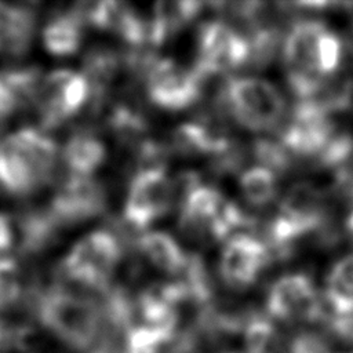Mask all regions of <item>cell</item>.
<instances>
[{
  "label": "cell",
  "instance_id": "cell-1",
  "mask_svg": "<svg viewBox=\"0 0 353 353\" xmlns=\"http://www.w3.org/2000/svg\"><path fill=\"white\" fill-rule=\"evenodd\" d=\"M26 310L68 349L87 353L108 338L97 298L52 280L28 298Z\"/></svg>",
  "mask_w": 353,
  "mask_h": 353
},
{
  "label": "cell",
  "instance_id": "cell-2",
  "mask_svg": "<svg viewBox=\"0 0 353 353\" xmlns=\"http://www.w3.org/2000/svg\"><path fill=\"white\" fill-rule=\"evenodd\" d=\"M290 88L298 101L319 94L336 72L343 57L339 36L316 19L295 22L281 46Z\"/></svg>",
  "mask_w": 353,
  "mask_h": 353
},
{
  "label": "cell",
  "instance_id": "cell-3",
  "mask_svg": "<svg viewBox=\"0 0 353 353\" xmlns=\"http://www.w3.org/2000/svg\"><path fill=\"white\" fill-rule=\"evenodd\" d=\"M124 255V247L109 229H97L76 241L55 266L52 281L98 298L113 284Z\"/></svg>",
  "mask_w": 353,
  "mask_h": 353
},
{
  "label": "cell",
  "instance_id": "cell-4",
  "mask_svg": "<svg viewBox=\"0 0 353 353\" xmlns=\"http://www.w3.org/2000/svg\"><path fill=\"white\" fill-rule=\"evenodd\" d=\"M181 196L178 223L181 230L199 241L228 239L247 222L245 214L218 189L203 185L194 174H185L175 183Z\"/></svg>",
  "mask_w": 353,
  "mask_h": 353
},
{
  "label": "cell",
  "instance_id": "cell-5",
  "mask_svg": "<svg viewBox=\"0 0 353 353\" xmlns=\"http://www.w3.org/2000/svg\"><path fill=\"white\" fill-rule=\"evenodd\" d=\"M219 99L237 124L255 132L274 130L287 110L281 91L261 77L228 79L221 88Z\"/></svg>",
  "mask_w": 353,
  "mask_h": 353
},
{
  "label": "cell",
  "instance_id": "cell-6",
  "mask_svg": "<svg viewBox=\"0 0 353 353\" xmlns=\"http://www.w3.org/2000/svg\"><path fill=\"white\" fill-rule=\"evenodd\" d=\"M325 219L323 190L309 182H298L285 193L269 225V241L277 252H287L299 239L319 230Z\"/></svg>",
  "mask_w": 353,
  "mask_h": 353
},
{
  "label": "cell",
  "instance_id": "cell-7",
  "mask_svg": "<svg viewBox=\"0 0 353 353\" xmlns=\"http://www.w3.org/2000/svg\"><path fill=\"white\" fill-rule=\"evenodd\" d=\"M196 50L193 69L204 80L239 69L247 65L250 58L248 37L221 19L207 21L200 26Z\"/></svg>",
  "mask_w": 353,
  "mask_h": 353
},
{
  "label": "cell",
  "instance_id": "cell-8",
  "mask_svg": "<svg viewBox=\"0 0 353 353\" xmlns=\"http://www.w3.org/2000/svg\"><path fill=\"white\" fill-rule=\"evenodd\" d=\"M90 87L81 73L58 69L46 74L40 85L34 110L41 130H55L85 109Z\"/></svg>",
  "mask_w": 353,
  "mask_h": 353
},
{
  "label": "cell",
  "instance_id": "cell-9",
  "mask_svg": "<svg viewBox=\"0 0 353 353\" xmlns=\"http://www.w3.org/2000/svg\"><path fill=\"white\" fill-rule=\"evenodd\" d=\"M176 199L175 182H172L165 168H153L132 175L121 218L137 232L150 226L164 216Z\"/></svg>",
  "mask_w": 353,
  "mask_h": 353
},
{
  "label": "cell",
  "instance_id": "cell-10",
  "mask_svg": "<svg viewBox=\"0 0 353 353\" xmlns=\"http://www.w3.org/2000/svg\"><path fill=\"white\" fill-rule=\"evenodd\" d=\"M142 81L146 97L154 106L178 112L188 109L200 98L204 79L193 68L181 66L172 59L157 58Z\"/></svg>",
  "mask_w": 353,
  "mask_h": 353
},
{
  "label": "cell",
  "instance_id": "cell-11",
  "mask_svg": "<svg viewBox=\"0 0 353 353\" xmlns=\"http://www.w3.org/2000/svg\"><path fill=\"white\" fill-rule=\"evenodd\" d=\"M48 208L63 228L81 225L108 208L106 188L94 176L69 174L58 181Z\"/></svg>",
  "mask_w": 353,
  "mask_h": 353
},
{
  "label": "cell",
  "instance_id": "cell-12",
  "mask_svg": "<svg viewBox=\"0 0 353 353\" xmlns=\"http://www.w3.org/2000/svg\"><path fill=\"white\" fill-rule=\"evenodd\" d=\"M266 309L280 321L301 323L316 319L321 312V302L309 276L291 273L272 284L266 296Z\"/></svg>",
  "mask_w": 353,
  "mask_h": 353
},
{
  "label": "cell",
  "instance_id": "cell-13",
  "mask_svg": "<svg viewBox=\"0 0 353 353\" xmlns=\"http://www.w3.org/2000/svg\"><path fill=\"white\" fill-rule=\"evenodd\" d=\"M266 243L251 234H234L223 244L219 256V273L223 281L234 288L244 290L252 285L272 261Z\"/></svg>",
  "mask_w": 353,
  "mask_h": 353
},
{
  "label": "cell",
  "instance_id": "cell-14",
  "mask_svg": "<svg viewBox=\"0 0 353 353\" xmlns=\"http://www.w3.org/2000/svg\"><path fill=\"white\" fill-rule=\"evenodd\" d=\"M17 226L19 232V255L29 262L55 247L63 232L48 205L23 207L17 214Z\"/></svg>",
  "mask_w": 353,
  "mask_h": 353
},
{
  "label": "cell",
  "instance_id": "cell-15",
  "mask_svg": "<svg viewBox=\"0 0 353 353\" xmlns=\"http://www.w3.org/2000/svg\"><path fill=\"white\" fill-rule=\"evenodd\" d=\"M37 12L32 3H0V55L21 58L30 50Z\"/></svg>",
  "mask_w": 353,
  "mask_h": 353
},
{
  "label": "cell",
  "instance_id": "cell-16",
  "mask_svg": "<svg viewBox=\"0 0 353 353\" xmlns=\"http://www.w3.org/2000/svg\"><path fill=\"white\" fill-rule=\"evenodd\" d=\"M43 189L12 134L0 138V193L23 199Z\"/></svg>",
  "mask_w": 353,
  "mask_h": 353
},
{
  "label": "cell",
  "instance_id": "cell-17",
  "mask_svg": "<svg viewBox=\"0 0 353 353\" xmlns=\"http://www.w3.org/2000/svg\"><path fill=\"white\" fill-rule=\"evenodd\" d=\"M105 160L106 146L95 127L88 123L70 132L61 152V161L73 175L91 176Z\"/></svg>",
  "mask_w": 353,
  "mask_h": 353
},
{
  "label": "cell",
  "instance_id": "cell-18",
  "mask_svg": "<svg viewBox=\"0 0 353 353\" xmlns=\"http://www.w3.org/2000/svg\"><path fill=\"white\" fill-rule=\"evenodd\" d=\"M12 135L30 163L41 188L55 182L61 160L55 141L44 130L34 127H23Z\"/></svg>",
  "mask_w": 353,
  "mask_h": 353
},
{
  "label": "cell",
  "instance_id": "cell-19",
  "mask_svg": "<svg viewBox=\"0 0 353 353\" xmlns=\"http://www.w3.org/2000/svg\"><path fill=\"white\" fill-rule=\"evenodd\" d=\"M137 251L152 266L170 276H181L190 258L171 234L156 230L141 233Z\"/></svg>",
  "mask_w": 353,
  "mask_h": 353
},
{
  "label": "cell",
  "instance_id": "cell-20",
  "mask_svg": "<svg viewBox=\"0 0 353 353\" xmlns=\"http://www.w3.org/2000/svg\"><path fill=\"white\" fill-rule=\"evenodd\" d=\"M105 127L117 143L131 149L145 139L149 124L143 110L135 106L132 99L121 98L110 102Z\"/></svg>",
  "mask_w": 353,
  "mask_h": 353
},
{
  "label": "cell",
  "instance_id": "cell-21",
  "mask_svg": "<svg viewBox=\"0 0 353 353\" xmlns=\"http://www.w3.org/2000/svg\"><path fill=\"white\" fill-rule=\"evenodd\" d=\"M84 23L70 8L54 11L43 28V44L55 57L76 54L84 37Z\"/></svg>",
  "mask_w": 353,
  "mask_h": 353
},
{
  "label": "cell",
  "instance_id": "cell-22",
  "mask_svg": "<svg viewBox=\"0 0 353 353\" xmlns=\"http://www.w3.org/2000/svg\"><path fill=\"white\" fill-rule=\"evenodd\" d=\"M199 1H160L156 3L149 18L152 47H157L176 34L201 10Z\"/></svg>",
  "mask_w": 353,
  "mask_h": 353
},
{
  "label": "cell",
  "instance_id": "cell-23",
  "mask_svg": "<svg viewBox=\"0 0 353 353\" xmlns=\"http://www.w3.org/2000/svg\"><path fill=\"white\" fill-rule=\"evenodd\" d=\"M324 296L336 313L342 316L353 313V254L331 268L325 279Z\"/></svg>",
  "mask_w": 353,
  "mask_h": 353
},
{
  "label": "cell",
  "instance_id": "cell-24",
  "mask_svg": "<svg viewBox=\"0 0 353 353\" xmlns=\"http://www.w3.org/2000/svg\"><path fill=\"white\" fill-rule=\"evenodd\" d=\"M239 185L244 199L255 207L272 203L279 190L277 174L258 164L247 168L240 175Z\"/></svg>",
  "mask_w": 353,
  "mask_h": 353
},
{
  "label": "cell",
  "instance_id": "cell-25",
  "mask_svg": "<svg viewBox=\"0 0 353 353\" xmlns=\"http://www.w3.org/2000/svg\"><path fill=\"white\" fill-rule=\"evenodd\" d=\"M28 284L21 265L12 258H0V314L23 307Z\"/></svg>",
  "mask_w": 353,
  "mask_h": 353
},
{
  "label": "cell",
  "instance_id": "cell-26",
  "mask_svg": "<svg viewBox=\"0 0 353 353\" xmlns=\"http://www.w3.org/2000/svg\"><path fill=\"white\" fill-rule=\"evenodd\" d=\"M14 241L12 225L7 215L0 214V254L7 252Z\"/></svg>",
  "mask_w": 353,
  "mask_h": 353
},
{
  "label": "cell",
  "instance_id": "cell-27",
  "mask_svg": "<svg viewBox=\"0 0 353 353\" xmlns=\"http://www.w3.org/2000/svg\"><path fill=\"white\" fill-rule=\"evenodd\" d=\"M345 229H346V232L350 236H353V210H352V212L347 215V218L345 221Z\"/></svg>",
  "mask_w": 353,
  "mask_h": 353
},
{
  "label": "cell",
  "instance_id": "cell-28",
  "mask_svg": "<svg viewBox=\"0 0 353 353\" xmlns=\"http://www.w3.org/2000/svg\"><path fill=\"white\" fill-rule=\"evenodd\" d=\"M222 353H232V352H222Z\"/></svg>",
  "mask_w": 353,
  "mask_h": 353
}]
</instances>
